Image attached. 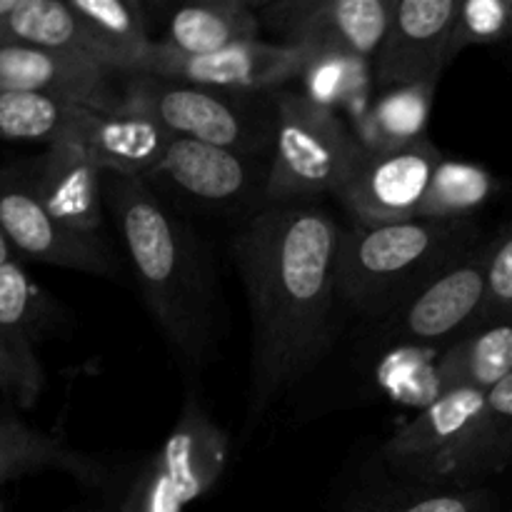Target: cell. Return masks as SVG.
Here are the masks:
<instances>
[{
	"instance_id": "5",
	"label": "cell",
	"mask_w": 512,
	"mask_h": 512,
	"mask_svg": "<svg viewBox=\"0 0 512 512\" xmlns=\"http://www.w3.org/2000/svg\"><path fill=\"white\" fill-rule=\"evenodd\" d=\"M275 140L265 205H303L335 195L360 143L338 113L320 108L300 90H275Z\"/></svg>"
},
{
	"instance_id": "17",
	"label": "cell",
	"mask_w": 512,
	"mask_h": 512,
	"mask_svg": "<svg viewBox=\"0 0 512 512\" xmlns=\"http://www.w3.org/2000/svg\"><path fill=\"white\" fill-rule=\"evenodd\" d=\"M75 143L103 173L143 180L168 153L173 133L153 113L120 98L115 110H90Z\"/></svg>"
},
{
	"instance_id": "10",
	"label": "cell",
	"mask_w": 512,
	"mask_h": 512,
	"mask_svg": "<svg viewBox=\"0 0 512 512\" xmlns=\"http://www.w3.org/2000/svg\"><path fill=\"white\" fill-rule=\"evenodd\" d=\"M395 5L398 0H275L255 10L260 25L278 35V43L373 60Z\"/></svg>"
},
{
	"instance_id": "15",
	"label": "cell",
	"mask_w": 512,
	"mask_h": 512,
	"mask_svg": "<svg viewBox=\"0 0 512 512\" xmlns=\"http://www.w3.org/2000/svg\"><path fill=\"white\" fill-rule=\"evenodd\" d=\"M25 180L58 223L85 235H103L105 173L75 140L45 148L38 158L20 160Z\"/></svg>"
},
{
	"instance_id": "3",
	"label": "cell",
	"mask_w": 512,
	"mask_h": 512,
	"mask_svg": "<svg viewBox=\"0 0 512 512\" xmlns=\"http://www.w3.org/2000/svg\"><path fill=\"white\" fill-rule=\"evenodd\" d=\"M485 240L478 220L413 218L343 230L338 295L365 315L388 318L425 283Z\"/></svg>"
},
{
	"instance_id": "30",
	"label": "cell",
	"mask_w": 512,
	"mask_h": 512,
	"mask_svg": "<svg viewBox=\"0 0 512 512\" xmlns=\"http://www.w3.org/2000/svg\"><path fill=\"white\" fill-rule=\"evenodd\" d=\"M473 45H510V0H463L450 35V63Z\"/></svg>"
},
{
	"instance_id": "31",
	"label": "cell",
	"mask_w": 512,
	"mask_h": 512,
	"mask_svg": "<svg viewBox=\"0 0 512 512\" xmlns=\"http://www.w3.org/2000/svg\"><path fill=\"white\" fill-rule=\"evenodd\" d=\"M45 388L35 345L0 330V393L18 408H33Z\"/></svg>"
},
{
	"instance_id": "14",
	"label": "cell",
	"mask_w": 512,
	"mask_h": 512,
	"mask_svg": "<svg viewBox=\"0 0 512 512\" xmlns=\"http://www.w3.org/2000/svg\"><path fill=\"white\" fill-rule=\"evenodd\" d=\"M455 13L458 0H398L373 58V83L383 90L438 83L450 65Z\"/></svg>"
},
{
	"instance_id": "16",
	"label": "cell",
	"mask_w": 512,
	"mask_h": 512,
	"mask_svg": "<svg viewBox=\"0 0 512 512\" xmlns=\"http://www.w3.org/2000/svg\"><path fill=\"white\" fill-rule=\"evenodd\" d=\"M113 80H120V75L88 60L23 45H0V90L53 95L88 108L115 110L120 93H115Z\"/></svg>"
},
{
	"instance_id": "32",
	"label": "cell",
	"mask_w": 512,
	"mask_h": 512,
	"mask_svg": "<svg viewBox=\"0 0 512 512\" xmlns=\"http://www.w3.org/2000/svg\"><path fill=\"white\" fill-rule=\"evenodd\" d=\"M512 310V218L493 238L488 265V295L478 323L510 313ZM475 323V325H478Z\"/></svg>"
},
{
	"instance_id": "8",
	"label": "cell",
	"mask_w": 512,
	"mask_h": 512,
	"mask_svg": "<svg viewBox=\"0 0 512 512\" xmlns=\"http://www.w3.org/2000/svg\"><path fill=\"white\" fill-rule=\"evenodd\" d=\"M493 238H485L458 263L448 265L413 298L385 318L390 338L410 348H448L483 313Z\"/></svg>"
},
{
	"instance_id": "22",
	"label": "cell",
	"mask_w": 512,
	"mask_h": 512,
	"mask_svg": "<svg viewBox=\"0 0 512 512\" xmlns=\"http://www.w3.org/2000/svg\"><path fill=\"white\" fill-rule=\"evenodd\" d=\"M90 110L53 95L0 90V140L43 143L45 148L75 140Z\"/></svg>"
},
{
	"instance_id": "6",
	"label": "cell",
	"mask_w": 512,
	"mask_h": 512,
	"mask_svg": "<svg viewBox=\"0 0 512 512\" xmlns=\"http://www.w3.org/2000/svg\"><path fill=\"white\" fill-rule=\"evenodd\" d=\"M228 435L188 400L158 450L130 483L118 512H183L223 475Z\"/></svg>"
},
{
	"instance_id": "26",
	"label": "cell",
	"mask_w": 512,
	"mask_h": 512,
	"mask_svg": "<svg viewBox=\"0 0 512 512\" xmlns=\"http://www.w3.org/2000/svg\"><path fill=\"white\" fill-rule=\"evenodd\" d=\"M498 193L500 180L493 173L465 160L443 158L430 180L418 218L478 220V210H483Z\"/></svg>"
},
{
	"instance_id": "13",
	"label": "cell",
	"mask_w": 512,
	"mask_h": 512,
	"mask_svg": "<svg viewBox=\"0 0 512 512\" xmlns=\"http://www.w3.org/2000/svg\"><path fill=\"white\" fill-rule=\"evenodd\" d=\"M303 63L305 50L263 40L233 45L208 55L175 53L153 43L133 73L160 75L225 93L265 95L283 90L290 80H298Z\"/></svg>"
},
{
	"instance_id": "33",
	"label": "cell",
	"mask_w": 512,
	"mask_h": 512,
	"mask_svg": "<svg viewBox=\"0 0 512 512\" xmlns=\"http://www.w3.org/2000/svg\"><path fill=\"white\" fill-rule=\"evenodd\" d=\"M13 260H18V255H15L13 245L8 243L3 228H0V268H3V265H8V263H13Z\"/></svg>"
},
{
	"instance_id": "11",
	"label": "cell",
	"mask_w": 512,
	"mask_h": 512,
	"mask_svg": "<svg viewBox=\"0 0 512 512\" xmlns=\"http://www.w3.org/2000/svg\"><path fill=\"white\" fill-rule=\"evenodd\" d=\"M270 158L235 153L200 140L173 138L158 168L145 175L153 190L180 195L210 210H233L248 203L263 208Z\"/></svg>"
},
{
	"instance_id": "7",
	"label": "cell",
	"mask_w": 512,
	"mask_h": 512,
	"mask_svg": "<svg viewBox=\"0 0 512 512\" xmlns=\"http://www.w3.org/2000/svg\"><path fill=\"white\" fill-rule=\"evenodd\" d=\"M488 390L455 388L435 395L383 448L393 473L428 488H465V465Z\"/></svg>"
},
{
	"instance_id": "19",
	"label": "cell",
	"mask_w": 512,
	"mask_h": 512,
	"mask_svg": "<svg viewBox=\"0 0 512 512\" xmlns=\"http://www.w3.org/2000/svg\"><path fill=\"white\" fill-rule=\"evenodd\" d=\"M0 45L50 50L115 73L108 53L85 30L68 0H20L13 13L0 18Z\"/></svg>"
},
{
	"instance_id": "34",
	"label": "cell",
	"mask_w": 512,
	"mask_h": 512,
	"mask_svg": "<svg viewBox=\"0 0 512 512\" xmlns=\"http://www.w3.org/2000/svg\"><path fill=\"white\" fill-rule=\"evenodd\" d=\"M20 0H0V18H5V15L13 13L15 8H18Z\"/></svg>"
},
{
	"instance_id": "20",
	"label": "cell",
	"mask_w": 512,
	"mask_h": 512,
	"mask_svg": "<svg viewBox=\"0 0 512 512\" xmlns=\"http://www.w3.org/2000/svg\"><path fill=\"white\" fill-rule=\"evenodd\" d=\"M258 33V10L245 0H190L170 13L165 35L155 43L175 53L208 55L253 43Z\"/></svg>"
},
{
	"instance_id": "29",
	"label": "cell",
	"mask_w": 512,
	"mask_h": 512,
	"mask_svg": "<svg viewBox=\"0 0 512 512\" xmlns=\"http://www.w3.org/2000/svg\"><path fill=\"white\" fill-rule=\"evenodd\" d=\"M512 455V373L488 390L483 418L465 465V488L480 475L503 468Z\"/></svg>"
},
{
	"instance_id": "18",
	"label": "cell",
	"mask_w": 512,
	"mask_h": 512,
	"mask_svg": "<svg viewBox=\"0 0 512 512\" xmlns=\"http://www.w3.org/2000/svg\"><path fill=\"white\" fill-rule=\"evenodd\" d=\"M512 373V310L473 325L440 353L433 398L455 388L490 390Z\"/></svg>"
},
{
	"instance_id": "2",
	"label": "cell",
	"mask_w": 512,
	"mask_h": 512,
	"mask_svg": "<svg viewBox=\"0 0 512 512\" xmlns=\"http://www.w3.org/2000/svg\"><path fill=\"white\" fill-rule=\"evenodd\" d=\"M103 190L155 323L180 358L198 365L215 318L213 278L198 238L145 180L105 173Z\"/></svg>"
},
{
	"instance_id": "27",
	"label": "cell",
	"mask_w": 512,
	"mask_h": 512,
	"mask_svg": "<svg viewBox=\"0 0 512 512\" xmlns=\"http://www.w3.org/2000/svg\"><path fill=\"white\" fill-rule=\"evenodd\" d=\"M58 323L53 300L33 283L18 260L0 268V330L38 345Z\"/></svg>"
},
{
	"instance_id": "1",
	"label": "cell",
	"mask_w": 512,
	"mask_h": 512,
	"mask_svg": "<svg viewBox=\"0 0 512 512\" xmlns=\"http://www.w3.org/2000/svg\"><path fill=\"white\" fill-rule=\"evenodd\" d=\"M343 228L315 203L265 205L233 235L253 323L250 420L298 383L330 343Z\"/></svg>"
},
{
	"instance_id": "21",
	"label": "cell",
	"mask_w": 512,
	"mask_h": 512,
	"mask_svg": "<svg viewBox=\"0 0 512 512\" xmlns=\"http://www.w3.org/2000/svg\"><path fill=\"white\" fill-rule=\"evenodd\" d=\"M438 83L400 85L370 100L353 135L365 150H400L425 138Z\"/></svg>"
},
{
	"instance_id": "35",
	"label": "cell",
	"mask_w": 512,
	"mask_h": 512,
	"mask_svg": "<svg viewBox=\"0 0 512 512\" xmlns=\"http://www.w3.org/2000/svg\"><path fill=\"white\" fill-rule=\"evenodd\" d=\"M510 45H512V0H510Z\"/></svg>"
},
{
	"instance_id": "24",
	"label": "cell",
	"mask_w": 512,
	"mask_h": 512,
	"mask_svg": "<svg viewBox=\"0 0 512 512\" xmlns=\"http://www.w3.org/2000/svg\"><path fill=\"white\" fill-rule=\"evenodd\" d=\"M90 35L108 53L115 73L128 75L155 43L148 33V15L135 0H68Z\"/></svg>"
},
{
	"instance_id": "12",
	"label": "cell",
	"mask_w": 512,
	"mask_h": 512,
	"mask_svg": "<svg viewBox=\"0 0 512 512\" xmlns=\"http://www.w3.org/2000/svg\"><path fill=\"white\" fill-rule=\"evenodd\" d=\"M0 228L15 255L33 263L113 278L120 265L103 235H85L58 223L25 180L20 163L0 168Z\"/></svg>"
},
{
	"instance_id": "4",
	"label": "cell",
	"mask_w": 512,
	"mask_h": 512,
	"mask_svg": "<svg viewBox=\"0 0 512 512\" xmlns=\"http://www.w3.org/2000/svg\"><path fill=\"white\" fill-rule=\"evenodd\" d=\"M120 98L153 113L173 138L200 140L235 153L273 158V93H225L150 73L120 75Z\"/></svg>"
},
{
	"instance_id": "23",
	"label": "cell",
	"mask_w": 512,
	"mask_h": 512,
	"mask_svg": "<svg viewBox=\"0 0 512 512\" xmlns=\"http://www.w3.org/2000/svg\"><path fill=\"white\" fill-rule=\"evenodd\" d=\"M48 468L65 470L83 483H100L103 478L95 460L73 453L55 435L30 428L18 418H0V485Z\"/></svg>"
},
{
	"instance_id": "25",
	"label": "cell",
	"mask_w": 512,
	"mask_h": 512,
	"mask_svg": "<svg viewBox=\"0 0 512 512\" xmlns=\"http://www.w3.org/2000/svg\"><path fill=\"white\" fill-rule=\"evenodd\" d=\"M373 60L358 58L333 50H305V63L298 80L300 93L320 108L338 113L340 108L353 110L355 120L368 110V88L373 83Z\"/></svg>"
},
{
	"instance_id": "9",
	"label": "cell",
	"mask_w": 512,
	"mask_h": 512,
	"mask_svg": "<svg viewBox=\"0 0 512 512\" xmlns=\"http://www.w3.org/2000/svg\"><path fill=\"white\" fill-rule=\"evenodd\" d=\"M443 158L428 138L400 150L360 148L335 198L355 225L405 223L418 218Z\"/></svg>"
},
{
	"instance_id": "28",
	"label": "cell",
	"mask_w": 512,
	"mask_h": 512,
	"mask_svg": "<svg viewBox=\"0 0 512 512\" xmlns=\"http://www.w3.org/2000/svg\"><path fill=\"white\" fill-rule=\"evenodd\" d=\"M345 512H495V495L485 488L408 485L353 500Z\"/></svg>"
}]
</instances>
